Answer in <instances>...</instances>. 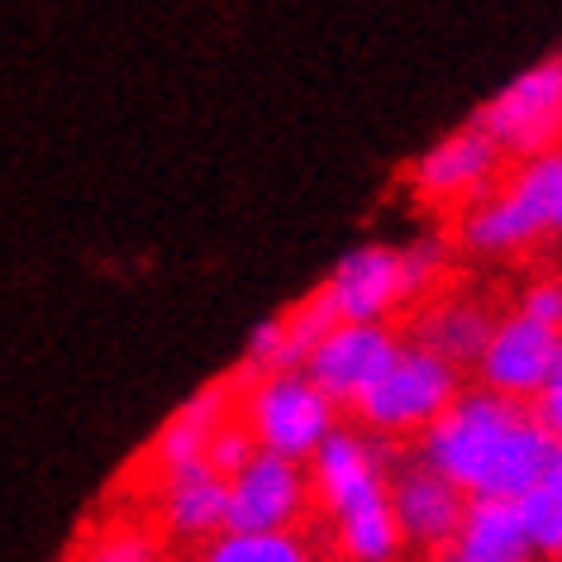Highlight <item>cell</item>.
I'll return each instance as SVG.
<instances>
[{"label":"cell","instance_id":"6da1fadb","mask_svg":"<svg viewBox=\"0 0 562 562\" xmlns=\"http://www.w3.org/2000/svg\"><path fill=\"white\" fill-rule=\"evenodd\" d=\"M558 443L519 401L501 391H458L419 434V462L443 472L472 501H515L548 468Z\"/></svg>","mask_w":562,"mask_h":562},{"label":"cell","instance_id":"7a4b0ae2","mask_svg":"<svg viewBox=\"0 0 562 562\" xmlns=\"http://www.w3.org/2000/svg\"><path fill=\"white\" fill-rule=\"evenodd\" d=\"M562 234V148L519 158L482 201L462 205L458 238L476 258H510L539 238Z\"/></svg>","mask_w":562,"mask_h":562},{"label":"cell","instance_id":"3957f363","mask_svg":"<svg viewBox=\"0 0 562 562\" xmlns=\"http://www.w3.org/2000/svg\"><path fill=\"white\" fill-rule=\"evenodd\" d=\"M458 396V368L425 344H401L382 376L353 401L358 419L382 439H415Z\"/></svg>","mask_w":562,"mask_h":562},{"label":"cell","instance_id":"277c9868","mask_svg":"<svg viewBox=\"0 0 562 562\" xmlns=\"http://www.w3.org/2000/svg\"><path fill=\"white\" fill-rule=\"evenodd\" d=\"M244 425L267 453L305 462L334 429V401L305 368H267L252 376L244 396Z\"/></svg>","mask_w":562,"mask_h":562},{"label":"cell","instance_id":"5b68a950","mask_svg":"<svg viewBox=\"0 0 562 562\" xmlns=\"http://www.w3.org/2000/svg\"><path fill=\"white\" fill-rule=\"evenodd\" d=\"M472 124H482L491 144L515 162L562 148V63H533L491 95Z\"/></svg>","mask_w":562,"mask_h":562},{"label":"cell","instance_id":"8992f818","mask_svg":"<svg viewBox=\"0 0 562 562\" xmlns=\"http://www.w3.org/2000/svg\"><path fill=\"white\" fill-rule=\"evenodd\" d=\"M501 167H505V153L491 144L482 124H462V130L443 134L439 144H429L411 162V191L425 205L462 210L496 187Z\"/></svg>","mask_w":562,"mask_h":562},{"label":"cell","instance_id":"52a82bcc","mask_svg":"<svg viewBox=\"0 0 562 562\" xmlns=\"http://www.w3.org/2000/svg\"><path fill=\"white\" fill-rule=\"evenodd\" d=\"M229 482V510L224 529H296L311 505V472L296 458H281L258 448Z\"/></svg>","mask_w":562,"mask_h":562},{"label":"cell","instance_id":"ba28073f","mask_svg":"<svg viewBox=\"0 0 562 562\" xmlns=\"http://www.w3.org/2000/svg\"><path fill=\"white\" fill-rule=\"evenodd\" d=\"M401 339L386 325H368V319H339L325 339H319L311 353H305L301 368L311 372V382L325 391L334 405H353L362 391H368L382 368L396 358Z\"/></svg>","mask_w":562,"mask_h":562},{"label":"cell","instance_id":"9c48e42d","mask_svg":"<svg viewBox=\"0 0 562 562\" xmlns=\"http://www.w3.org/2000/svg\"><path fill=\"white\" fill-rule=\"evenodd\" d=\"M558 353H562V329L539 325L525 311H515L491 325L482 358H476V372H482L486 391H501L510 401H529L548 382Z\"/></svg>","mask_w":562,"mask_h":562},{"label":"cell","instance_id":"30bf717a","mask_svg":"<svg viewBox=\"0 0 562 562\" xmlns=\"http://www.w3.org/2000/svg\"><path fill=\"white\" fill-rule=\"evenodd\" d=\"M319 291L329 296L339 319H368V325H386L391 315L411 305L405 272H401V248H386V244L348 248Z\"/></svg>","mask_w":562,"mask_h":562},{"label":"cell","instance_id":"8fae6325","mask_svg":"<svg viewBox=\"0 0 562 562\" xmlns=\"http://www.w3.org/2000/svg\"><path fill=\"white\" fill-rule=\"evenodd\" d=\"M386 491H391V510H396L401 539L429 548V553H439V548L453 539L462 515H468V501H472V496H462L443 472H434L429 462L401 468Z\"/></svg>","mask_w":562,"mask_h":562},{"label":"cell","instance_id":"7c38bea8","mask_svg":"<svg viewBox=\"0 0 562 562\" xmlns=\"http://www.w3.org/2000/svg\"><path fill=\"white\" fill-rule=\"evenodd\" d=\"M162 529L181 543H205L224 529V510H229V482L210 468V462H191V468L162 472L158 491Z\"/></svg>","mask_w":562,"mask_h":562},{"label":"cell","instance_id":"4fadbf2b","mask_svg":"<svg viewBox=\"0 0 562 562\" xmlns=\"http://www.w3.org/2000/svg\"><path fill=\"white\" fill-rule=\"evenodd\" d=\"M439 562H533L515 501H468L458 533L439 548Z\"/></svg>","mask_w":562,"mask_h":562},{"label":"cell","instance_id":"5bb4252c","mask_svg":"<svg viewBox=\"0 0 562 562\" xmlns=\"http://www.w3.org/2000/svg\"><path fill=\"white\" fill-rule=\"evenodd\" d=\"M224 419H229V386H205L181 405V411L167 419L153 439V468L162 472H177V468H191V462H205V443Z\"/></svg>","mask_w":562,"mask_h":562},{"label":"cell","instance_id":"9a60e30c","mask_svg":"<svg viewBox=\"0 0 562 562\" xmlns=\"http://www.w3.org/2000/svg\"><path fill=\"white\" fill-rule=\"evenodd\" d=\"M334 543L348 562H396L401 558V525L391 510V491H376L368 501H353L344 510H334Z\"/></svg>","mask_w":562,"mask_h":562},{"label":"cell","instance_id":"2e32d148","mask_svg":"<svg viewBox=\"0 0 562 562\" xmlns=\"http://www.w3.org/2000/svg\"><path fill=\"white\" fill-rule=\"evenodd\" d=\"M491 311L482 301H439L419 315L415 325V344H425L429 353H439L453 368H468V362L482 358V344L491 334Z\"/></svg>","mask_w":562,"mask_h":562},{"label":"cell","instance_id":"e0dca14e","mask_svg":"<svg viewBox=\"0 0 562 562\" xmlns=\"http://www.w3.org/2000/svg\"><path fill=\"white\" fill-rule=\"evenodd\" d=\"M195 562H315V553L291 529H220Z\"/></svg>","mask_w":562,"mask_h":562},{"label":"cell","instance_id":"ac0fdd59","mask_svg":"<svg viewBox=\"0 0 562 562\" xmlns=\"http://www.w3.org/2000/svg\"><path fill=\"white\" fill-rule=\"evenodd\" d=\"M515 515L529 533L533 553H558L562 548V448L548 458V468L515 496Z\"/></svg>","mask_w":562,"mask_h":562},{"label":"cell","instance_id":"d6986e66","mask_svg":"<svg viewBox=\"0 0 562 562\" xmlns=\"http://www.w3.org/2000/svg\"><path fill=\"white\" fill-rule=\"evenodd\" d=\"M334 325H339V315H334L325 291H315L311 301H301L296 311L281 319V368H301L305 353H311Z\"/></svg>","mask_w":562,"mask_h":562},{"label":"cell","instance_id":"ffe728a7","mask_svg":"<svg viewBox=\"0 0 562 562\" xmlns=\"http://www.w3.org/2000/svg\"><path fill=\"white\" fill-rule=\"evenodd\" d=\"M401 272H405V291H411V305L425 301L429 291L443 281V272H448V244H443V238H434V234L415 238V244H405V248H401Z\"/></svg>","mask_w":562,"mask_h":562},{"label":"cell","instance_id":"44dd1931","mask_svg":"<svg viewBox=\"0 0 562 562\" xmlns=\"http://www.w3.org/2000/svg\"><path fill=\"white\" fill-rule=\"evenodd\" d=\"M77 562H162V553L144 529H105L81 548Z\"/></svg>","mask_w":562,"mask_h":562},{"label":"cell","instance_id":"7402d4cb","mask_svg":"<svg viewBox=\"0 0 562 562\" xmlns=\"http://www.w3.org/2000/svg\"><path fill=\"white\" fill-rule=\"evenodd\" d=\"M252 453H258V443H252L248 425H234V419H224V425L210 434V443H205V462H210V468H215L220 476H234Z\"/></svg>","mask_w":562,"mask_h":562},{"label":"cell","instance_id":"603a6c76","mask_svg":"<svg viewBox=\"0 0 562 562\" xmlns=\"http://www.w3.org/2000/svg\"><path fill=\"white\" fill-rule=\"evenodd\" d=\"M519 311L529 319H539V325L562 329V277H533L525 286V296H519Z\"/></svg>","mask_w":562,"mask_h":562},{"label":"cell","instance_id":"cb8c5ba5","mask_svg":"<svg viewBox=\"0 0 562 562\" xmlns=\"http://www.w3.org/2000/svg\"><path fill=\"white\" fill-rule=\"evenodd\" d=\"M529 401H533V419L543 425V434L562 448V353H558V362H553V372H548V382L533 391Z\"/></svg>","mask_w":562,"mask_h":562},{"label":"cell","instance_id":"d4e9b609","mask_svg":"<svg viewBox=\"0 0 562 562\" xmlns=\"http://www.w3.org/2000/svg\"><path fill=\"white\" fill-rule=\"evenodd\" d=\"M248 368L252 372L281 368V319H267V325L248 334Z\"/></svg>","mask_w":562,"mask_h":562},{"label":"cell","instance_id":"484cf974","mask_svg":"<svg viewBox=\"0 0 562 562\" xmlns=\"http://www.w3.org/2000/svg\"><path fill=\"white\" fill-rule=\"evenodd\" d=\"M558 558H562V548H558Z\"/></svg>","mask_w":562,"mask_h":562},{"label":"cell","instance_id":"4316f807","mask_svg":"<svg viewBox=\"0 0 562 562\" xmlns=\"http://www.w3.org/2000/svg\"><path fill=\"white\" fill-rule=\"evenodd\" d=\"M558 63H562V58H558Z\"/></svg>","mask_w":562,"mask_h":562}]
</instances>
